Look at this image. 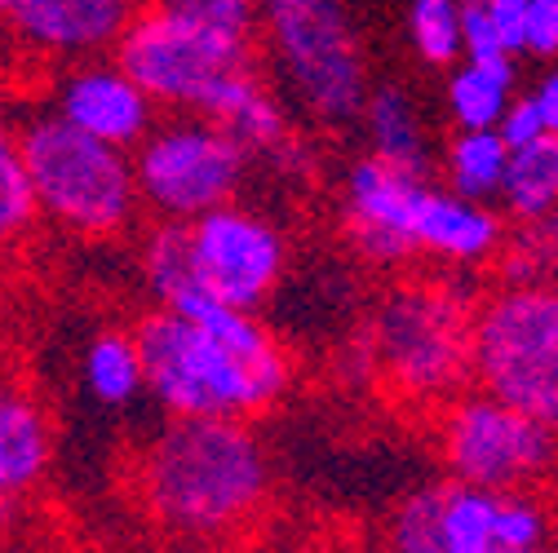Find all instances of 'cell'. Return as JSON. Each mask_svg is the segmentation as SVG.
<instances>
[{
    "instance_id": "30bf717a",
    "label": "cell",
    "mask_w": 558,
    "mask_h": 553,
    "mask_svg": "<svg viewBox=\"0 0 558 553\" xmlns=\"http://www.w3.org/2000/svg\"><path fill=\"white\" fill-rule=\"evenodd\" d=\"M435 447L448 478L487 492H536L558 474V434L483 390L435 407Z\"/></svg>"
},
{
    "instance_id": "f1b7e54d",
    "label": "cell",
    "mask_w": 558,
    "mask_h": 553,
    "mask_svg": "<svg viewBox=\"0 0 558 553\" xmlns=\"http://www.w3.org/2000/svg\"><path fill=\"white\" fill-rule=\"evenodd\" d=\"M497 133H501L506 147H523V143H532V137H541L545 124L536 115V102L532 98H510V107L497 120Z\"/></svg>"
},
{
    "instance_id": "1f68e13d",
    "label": "cell",
    "mask_w": 558,
    "mask_h": 553,
    "mask_svg": "<svg viewBox=\"0 0 558 553\" xmlns=\"http://www.w3.org/2000/svg\"><path fill=\"white\" fill-rule=\"evenodd\" d=\"M5 10H10V0H0V14H5Z\"/></svg>"
},
{
    "instance_id": "e0dca14e",
    "label": "cell",
    "mask_w": 558,
    "mask_h": 553,
    "mask_svg": "<svg viewBox=\"0 0 558 553\" xmlns=\"http://www.w3.org/2000/svg\"><path fill=\"white\" fill-rule=\"evenodd\" d=\"M364 124L373 137V156L386 160L390 169L430 182L435 173V156H430V137L422 124V111L408 98L403 85H377L364 94Z\"/></svg>"
},
{
    "instance_id": "9c48e42d",
    "label": "cell",
    "mask_w": 558,
    "mask_h": 553,
    "mask_svg": "<svg viewBox=\"0 0 558 553\" xmlns=\"http://www.w3.org/2000/svg\"><path fill=\"white\" fill-rule=\"evenodd\" d=\"M129 164L143 213L156 222H195L240 195L248 151L222 124L173 111V120H156L147 128L143 143L129 151Z\"/></svg>"
},
{
    "instance_id": "ac0fdd59",
    "label": "cell",
    "mask_w": 558,
    "mask_h": 553,
    "mask_svg": "<svg viewBox=\"0 0 558 553\" xmlns=\"http://www.w3.org/2000/svg\"><path fill=\"white\" fill-rule=\"evenodd\" d=\"M497 199L519 226L558 213V133H541L523 147H510Z\"/></svg>"
},
{
    "instance_id": "484cf974",
    "label": "cell",
    "mask_w": 558,
    "mask_h": 553,
    "mask_svg": "<svg viewBox=\"0 0 558 553\" xmlns=\"http://www.w3.org/2000/svg\"><path fill=\"white\" fill-rule=\"evenodd\" d=\"M147 5L204 23V27H222L235 36H257V0H147Z\"/></svg>"
},
{
    "instance_id": "d4e9b609",
    "label": "cell",
    "mask_w": 558,
    "mask_h": 553,
    "mask_svg": "<svg viewBox=\"0 0 558 553\" xmlns=\"http://www.w3.org/2000/svg\"><path fill=\"white\" fill-rule=\"evenodd\" d=\"M408 36L430 66H452L461 58V0H412Z\"/></svg>"
},
{
    "instance_id": "4fadbf2b",
    "label": "cell",
    "mask_w": 558,
    "mask_h": 553,
    "mask_svg": "<svg viewBox=\"0 0 558 553\" xmlns=\"http://www.w3.org/2000/svg\"><path fill=\"white\" fill-rule=\"evenodd\" d=\"M147 0H10L0 14L10 45L45 66L102 58Z\"/></svg>"
},
{
    "instance_id": "2e32d148",
    "label": "cell",
    "mask_w": 558,
    "mask_h": 553,
    "mask_svg": "<svg viewBox=\"0 0 558 553\" xmlns=\"http://www.w3.org/2000/svg\"><path fill=\"white\" fill-rule=\"evenodd\" d=\"M501 239H506V218L497 209H487L483 199H465L430 182L416 195V213H412L416 253L444 257L452 266H487L497 261Z\"/></svg>"
},
{
    "instance_id": "ba28073f",
    "label": "cell",
    "mask_w": 558,
    "mask_h": 553,
    "mask_svg": "<svg viewBox=\"0 0 558 553\" xmlns=\"http://www.w3.org/2000/svg\"><path fill=\"white\" fill-rule=\"evenodd\" d=\"M541 544H554V518L536 492H487L457 478L408 492L381 527L386 553H506Z\"/></svg>"
},
{
    "instance_id": "d6a6232c",
    "label": "cell",
    "mask_w": 558,
    "mask_h": 553,
    "mask_svg": "<svg viewBox=\"0 0 558 553\" xmlns=\"http://www.w3.org/2000/svg\"><path fill=\"white\" fill-rule=\"evenodd\" d=\"M328 553H341V549H328Z\"/></svg>"
},
{
    "instance_id": "8fae6325",
    "label": "cell",
    "mask_w": 558,
    "mask_h": 553,
    "mask_svg": "<svg viewBox=\"0 0 558 553\" xmlns=\"http://www.w3.org/2000/svg\"><path fill=\"white\" fill-rule=\"evenodd\" d=\"M186 253L195 284L231 310H257L289 266L284 231L235 199L186 222Z\"/></svg>"
},
{
    "instance_id": "7c38bea8",
    "label": "cell",
    "mask_w": 558,
    "mask_h": 553,
    "mask_svg": "<svg viewBox=\"0 0 558 553\" xmlns=\"http://www.w3.org/2000/svg\"><path fill=\"white\" fill-rule=\"evenodd\" d=\"M45 111L120 151H133L160 120V107L133 85V76L111 53L49 66Z\"/></svg>"
},
{
    "instance_id": "7402d4cb",
    "label": "cell",
    "mask_w": 558,
    "mask_h": 553,
    "mask_svg": "<svg viewBox=\"0 0 558 553\" xmlns=\"http://www.w3.org/2000/svg\"><path fill=\"white\" fill-rule=\"evenodd\" d=\"M137 266H143V280H147L156 306H165V310H186L191 302L204 297V288L195 284V274H191L186 222H156L143 235Z\"/></svg>"
},
{
    "instance_id": "836d02e7",
    "label": "cell",
    "mask_w": 558,
    "mask_h": 553,
    "mask_svg": "<svg viewBox=\"0 0 558 553\" xmlns=\"http://www.w3.org/2000/svg\"><path fill=\"white\" fill-rule=\"evenodd\" d=\"M0 553H5V549H0Z\"/></svg>"
},
{
    "instance_id": "83f0119b",
    "label": "cell",
    "mask_w": 558,
    "mask_h": 553,
    "mask_svg": "<svg viewBox=\"0 0 558 553\" xmlns=\"http://www.w3.org/2000/svg\"><path fill=\"white\" fill-rule=\"evenodd\" d=\"M487 23L497 32V45L514 58L523 53V27H527V0H478Z\"/></svg>"
},
{
    "instance_id": "5bb4252c",
    "label": "cell",
    "mask_w": 558,
    "mask_h": 553,
    "mask_svg": "<svg viewBox=\"0 0 558 553\" xmlns=\"http://www.w3.org/2000/svg\"><path fill=\"white\" fill-rule=\"evenodd\" d=\"M422 177H408L386 160L368 156L345 177V235L355 253L373 266H408L416 257L412 244V213Z\"/></svg>"
},
{
    "instance_id": "6da1fadb",
    "label": "cell",
    "mask_w": 558,
    "mask_h": 553,
    "mask_svg": "<svg viewBox=\"0 0 558 553\" xmlns=\"http://www.w3.org/2000/svg\"><path fill=\"white\" fill-rule=\"evenodd\" d=\"M133 336L165 417L253 421L293 385V355L257 310H231L208 293L186 310H147Z\"/></svg>"
},
{
    "instance_id": "ffe728a7",
    "label": "cell",
    "mask_w": 558,
    "mask_h": 553,
    "mask_svg": "<svg viewBox=\"0 0 558 553\" xmlns=\"http://www.w3.org/2000/svg\"><path fill=\"white\" fill-rule=\"evenodd\" d=\"M514 98V58H465L448 81V115L457 128H497Z\"/></svg>"
},
{
    "instance_id": "4dcf8cb0",
    "label": "cell",
    "mask_w": 558,
    "mask_h": 553,
    "mask_svg": "<svg viewBox=\"0 0 558 553\" xmlns=\"http://www.w3.org/2000/svg\"><path fill=\"white\" fill-rule=\"evenodd\" d=\"M506 553H558V544H541V549H506Z\"/></svg>"
},
{
    "instance_id": "9a60e30c",
    "label": "cell",
    "mask_w": 558,
    "mask_h": 553,
    "mask_svg": "<svg viewBox=\"0 0 558 553\" xmlns=\"http://www.w3.org/2000/svg\"><path fill=\"white\" fill-rule=\"evenodd\" d=\"M53 452L58 430L45 398L19 377H0V540L49 482Z\"/></svg>"
},
{
    "instance_id": "603a6c76",
    "label": "cell",
    "mask_w": 558,
    "mask_h": 553,
    "mask_svg": "<svg viewBox=\"0 0 558 553\" xmlns=\"http://www.w3.org/2000/svg\"><path fill=\"white\" fill-rule=\"evenodd\" d=\"M506 156H510V147L501 143L497 128H457L448 151H444L448 191H457L465 199H483V204L497 199Z\"/></svg>"
},
{
    "instance_id": "52a82bcc",
    "label": "cell",
    "mask_w": 558,
    "mask_h": 553,
    "mask_svg": "<svg viewBox=\"0 0 558 553\" xmlns=\"http://www.w3.org/2000/svg\"><path fill=\"white\" fill-rule=\"evenodd\" d=\"M257 27L279 81L311 120L345 124L364 111V45L341 0H257Z\"/></svg>"
},
{
    "instance_id": "44dd1931",
    "label": "cell",
    "mask_w": 558,
    "mask_h": 553,
    "mask_svg": "<svg viewBox=\"0 0 558 553\" xmlns=\"http://www.w3.org/2000/svg\"><path fill=\"white\" fill-rule=\"evenodd\" d=\"M40 231L32 186L19 156V120L0 102V261H14Z\"/></svg>"
},
{
    "instance_id": "4316f807",
    "label": "cell",
    "mask_w": 558,
    "mask_h": 553,
    "mask_svg": "<svg viewBox=\"0 0 558 553\" xmlns=\"http://www.w3.org/2000/svg\"><path fill=\"white\" fill-rule=\"evenodd\" d=\"M523 53H532V58H558V0H527Z\"/></svg>"
},
{
    "instance_id": "277c9868",
    "label": "cell",
    "mask_w": 558,
    "mask_h": 553,
    "mask_svg": "<svg viewBox=\"0 0 558 553\" xmlns=\"http://www.w3.org/2000/svg\"><path fill=\"white\" fill-rule=\"evenodd\" d=\"M474 302L439 280H403L364 328L368 372L395 403L439 407L470 385Z\"/></svg>"
},
{
    "instance_id": "7a4b0ae2",
    "label": "cell",
    "mask_w": 558,
    "mask_h": 553,
    "mask_svg": "<svg viewBox=\"0 0 558 553\" xmlns=\"http://www.w3.org/2000/svg\"><path fill=\"white\" fill-rule=\"evenodd\" d=\"M133 505L143 518L195 544L244 536L270 505L275 469L253 421L169 417L129 465Z\"/></svg>"
},
{
    "instance_id": "5b68a950",
    "label": "cell",
    "mask_w": 558,
    "mask_h": 553,
    "mask_svg": "<svg viewBox=\"0 0 558 553\" xmlns=\"http://www.w3.org/2000/svg\"><path fill=\"white\" fill-rule=\"evenodd\" d=\"M111 58L156 107L204 120H214L244 81L262 76L257 36L204 27L156 5H143L133 14Z\"/></svg>"
},
{
    "instance_id": "3957f363",
    "label": "cell",
    "mask_w": 558,
    "mask_h": 553,
    "mask_svg": "<svg viewBox=\"0 0 558 553\" xmlns=\"http://www.w3.org/2000/svg\"><path fill=\"white\" fill-rule=\"evenodd\" d=\"M19 156L40 226L49 222L72 239L107 244L124 239L143 218L129 151L62 124L53 111L40 107L19 120Z\"/></svg>"
},
{
    "instance_id": "cb8c5ba5",
    "label": "cell",
    "mask_w": 558,
    "mask_h": 553,
    "mask_svg": "<svg viewBox=\"0 0 558 553\" xmlns=\"http://www.w3.org/2000/svg\"><path fill=\"white\" fill-rule=\"evenodd\" d=\"M497 270H501V284H554L558 288V213L527 222L514 235L506 231Z\"/></svg>"
},
{
    "instance_id": "8992f818",
    "label": "cell",
    "mask_w": 558,
    "mask_h": 553,
    "mask_svg": "<svg viewBox=\"0 0 558 553\" xmlns=\"http://www.w3.org/2000/svg\"><path fill=\"white\" fill-rule=\"evenodd\" d=\"M470 381L558 434V288L501 284L474 306Z\"/></svg>"
},
{
    "instance_id": "f546056e",
    "label": "cell",
    "mask_w": 558,
    "mask_h": 553,
    "mask_svg": "<svg viewBox=\"0 0 558 553\" xmlns=\"http://www.w3.org/2000/svg\"><path fill=\"white\" fill-rule=\"evenodd\" d=\"M527 98L536 102V115H541L545 133H558V66L536 85V94H527Z\"/></svg>"
},
{
    "instance_id": "d6986e66",
    "label": "cell",
    "mask_w": 558,
    "mask_h": 553,
    "mask_svg": "<svg viewBox=\"0 0 558 553\" xmlns=\"http://www.w3.org/2000/svg\"><path fill=\"white\" fill-rule=\"evenodd\" d=\"M81 385L107 411H124L137 394L147 390L143 355H137L133 328H98L85 341V351H81Z\"/></svg>"
}]
</instances>
